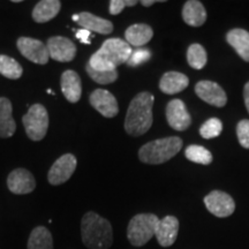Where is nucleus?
<instances>
[{
    "label": "nucleus",
    "instance_id": "1",
    "mask_svg": "<svg viewBox=\"0 0 249 249\" xmlns=\"http://www.w3.org/2000/svg\"><path fill=\"white\" fill-rule=\"evenodd\" d=\"M154 102V95L148 91L140 92L132 99L124 119V130L128 135L141 136L151 128Z\"/></svg>",
    "mask_w": 249,
    "mask_h": 249
},
{
    "label": "nucleus",
    "instance_id": "2",
    "mask_svg": "<svg viewBox=\"0 0 249 249\" xmlns=\"http://www.w3.org/2000/svg\"><path fill=\"white\" fill-rule=\"evenodd\" d=\"M81 238L88 249H108L113 244L111 223L107 218L89 211L81 219Z\"/></svg>",
    "mask_w": 249,
    "mask_h": 249
},
{
    "label": "nucleus",
    "instance_id": "3",
    "mask_svg": "<svg viewBox=\"0 0 249 249\" xmlns=\"http://www.w3.org/2000/svg\"><path fill=\"white\" fill-rule=\"evenodd\" d=\"M132 52L133 50L126 40L107 39L101 49L90 57L88 65L97 71H116L118 66L128 61Z\"/></svg>",
    "mask_w": 249,
    "mask_h": 249
},
{
    "label": "nucleus",
    "instance_id": "4",
    "mask_svg": "<svg viewBox=\"0 0 249 249\" xmlns=\"http://www.w3.org/2000/svg\"><path fill=\"white\" fill-rule=\"evenodd\" d=\"M182 145V140L178 136L155 140L142 145L139 150V158L144 164H163L178 154Z\"/></svg>",
    "mask_w": 249,
    "mask_h": 249
},
{
    "label": "nucleus",
    "instance_id": "5",
    "mask_svg": "<svg viewBox=\"0 0 249 249\" xmlns=\"http://www.w3.org/2000/svg\"><path fill=\"white\" fill-rule=\"evenodd\" d=\"M160 218L154 213H139L129 220L127 239L135 247H142L156 234Z\"/></svg>",
    "mask_w": 249,
    "mask_h": 249
},
{
    "label": "nucleus",
    "instance_id": "6",
    "mask_svg": "<svg viewBox=\"0 0 249 249\" xmlns=\"http://www.w3.org/2000/svg\"><path fill=\"white\" fill-rule=\"evenodd\" d=\"M22 124L28 138L40 141L45 138L49 128V114L42 104H34L22 118Z\"/></svg>",
    "mask_w": 249,
    "mask_h": 249
},
{
    "label": "nucleus",
    "instance_id": "7",
    "mask_svg": "<svg viewBox=\"0 0 249 249\" xmlns=\"http://www.w3.org/2000/svg\"><path fill=\"white\" fill-rule=\"evenodd\" d=\"M77 165L76 157L73 154H65L54 161L49 170L48 180L52 186H58L67 182L75 172Z\"/></svg>",
    "mask_w": 249,
    "mask_h": 249
},
{
    "label": "nucleus",
    "instance_id": "8",
    "mask_svg": "<svg viewBox=\"0 0 249 249\" xmlns=\"http://www.w3.org/2000/svg\"><path fill=\"white\" fill-rule=\"evenodd\" d=\"M208 211L218 218L230 217L235 210V202L231 195L222 191H213L204 197Z\"/></svg>",
    "mask_w": 249,
    "mask_h": 249
},
{
    "label": "nucleus",
    "instance_id": "9",
    "mask_svg": "<svg viewBox=\"0 0 249 249\" xmlns=\"http://www.w3.org/2000/svg\"><path fill=\"white\" fill-rule=\"evenodd\" d=\"M17 46L20 53L31 62L38 65H46L49 62L48 48L40 40L30 37H20L17 42Z\"/></svg>",
    "mask_w": 249,
    "mask_h": 249
},
{
    "label": "nucleus",
    "instance_id": "10",
    "mask_svg": "<svg viewBox=\"0 0 249 249\" xmlns=\"http://www.w3.org/2000/svg\"><path fill=\"white\" fill-rule=\"evenodd\" d=\"M50 58L60 62H70L75 58L76 46L70 38L64 36L50 37L46 43Z\"/></svg>",
    "mask_w": 249,
    "mask_h": 249
},
{
    "label": "nucleus",
    "instance_id": "11",
    "mask_svg": "<svg viewBox=\"0 0 249 249\" xmlns=\"http://www.w3.org/2000/svg\"><path fill=\"white\" fill-rule=\"evenodd\" d=\"M196 95L213 107H223L227 103V96L224 89L213 81H200L195 86Z\"/></svg>",
    "mask_w": 249,
    "mask_h": 249
},
{
    "label": "nucleus",
    "instance_id": "12",
    "mask_svg": "<svg viewBox=\"0 0 249 249\" xmlns=\"http://www.w3.org/2000/svg\"><path fill=\"white\" fill-rule=\"evenodd\" d=\"M166 120L174 130L182 132L191 126L192 117L181 99H172L166 107Z\"/></svg>",
    "mask_w": 249,
    "mask_h": 249
},
{
    "label": "nucleus",
    "instance_id": "13",
    "mask_svg": "<svg viewBox=\"0 0 249 249\" xmlns=\"http://www.w3.org/2000/svg\"><path fill=\"white\" fill-rule=\"evenodd\" d=\"M91 107L105 118H114L119 112L116 97L104 89L93 90L89 97Z\"/></svg>",
    "mask_w": 249,
    "mask_h": 249
},
{
    "label": "nucleus",
    "instance_id": "14",
    "mask_svg": "<svg viewBox=\"0 0 249 249\" xmlns=\"http://www.w3.org/2000/svg\"><path fill=\"white\" fill-rule=\"evenodd\" d=\"M7 187L15 195L30 194L36 188V180L28 170L17 169L9 173Z\"/></svg>",
    "mask_w": 249,
    "mask_h": 249
},
{
    "label": "nucleus",
    "instance_id": "15",
    "mask_svg": "<svg viewBox=\"0 0 249 249\" xmlns=\"http://www.w3.org/2000/svg\"><path fill=\"white\" fill-rule=\"evenodd\" d=\"M179 232V220L174 216H166L160 219L157 230H156L155 236L157 238L158 244L161 247L167 248L171 247L177 238H178Z\"/></svg>",
    "mask_w": 249,
    "mask_h": 249
},
{
    "label": "nucleus",
    "instance_id": "16",
    "mask_svg": "<svg viewBox=\"0 0 249 249\" xmlns=\"http://www.w3.org/2000/svg\"><path fill=\"white\" fill-rule=\"evenodd\" d=\"M74 21L76 23H79L83 29L88 30L91 33H98L102 34V35H107V34H111L113 31V24H112L111 21L105 20V18L96 17L89 12H82V13L73 15Z\"/></svg>",
    "mask_w": 249,
    "mask_h": 249
},
{
    "label": "nucleus",
    "instance_id": "17",
    "mask_svg": "<svg viewBox=\"0 0 249 249\" xmlns=\"http://www.w3.org/2000/svg\"><path fill=\"white\" fill-rule=\"evenodd\" d=\"M61 91L65 98L70 103H77L82 96V83L81 77L75 71H65L60 79Z\"/></svg>",
    "mask_w": 249,
    "mask_h": 249
},
{
    "label": "nucleus",
    "instance_id": "18",
    "mask_svg": "<svg viewBox=\"0 0 249 249\" xmlns=\"http://www.w3.org/2000/svg\"><path fill=\"white\" fill-rule=\"evenodd\" d=\"M15 130H17V124L13 118L12 103L8 98L0 97V138H12Z\"/></svg>",
    "mask_w": 249,
    "mask_h": 249
},
{
    "label": "nucleus",
    "instance_id": "19",
    "mask_svg": "<svg viewBox=\"0 0 249 249\" xmlns=\"http://www.w3.org/2000/svg\"><path fill=\"white\" fill-rule=\"evenodd\" d=\"M189 85V79L179 71H167L160 81V89L167 95L181 92Z\"/></svg>",
    "mask_w": 249,
    "mask_h": 249
},
{
    "label": "nucleus",
    "instance_id": "20",
    "mask_svg": "<svg viewBox=\"0 0 249 249\" xmlns=\"http://www.w3.org/2000/svg\"><path fill=\"white\" fill-rule=\"evenodd\" d=\"M182 18L185 23L191 27H201L207 21V12L201 1L188 0L183 5Z\"/></svg>",
    "mask_w": 249,
    "mask_h": 249
},
{
    "label": "nucleus",
    "instance_id": "21",
    "mask_svg": "<svg viewBox=\"0 0 249 249\" xmlns=\"http://www.w3.org/2000/svg\"><path fill=\"white\" fill-rule=\"evenodd\" d=\"M152 36H154V30L150 26L144 23H136L127 28L124 37H126V42L129 45L133 46H143L150 42Z\"/></svg>",
    "mask_w": 249,
    "mask_h": 249
},
{
    "label": "nucleus",
    "instance_id": "22",
    "mask_svg": "<svg viewBox=\"0 0 249 249\" xmlns=\"http://www.w3.org/2000/svg\"><path fill=\"white\" fill-rule=\"evenodd\" d=\"M226 40L235 50L242 60L249 62V33L244 29H232L227 33Z\"/></svg>",
    "mask_w": 249,
    "mask_h": 249
},
{
    "label": "nucleus",
    "instance_id": "23",
    "mask_svg": "<svg viewBox=\"0 0 249 249\" xmlns=\"http://www.w3.org/2000/svg\"><path fill=\"white\" fill-rule=\"evenodd\" d=\"M61 2L59 0H42L33 9V18L37 23H45L51 21L59 14Z\"/></svg>",
    "mask_w": 249,
    "mask_h": 249
},
{
    "label": "nucleus",
    "instance_id": "24",
    "mask_svg": "<svg viewBox=\"0 0 249 249\" xmlns=\"http://www.w3.org/2000/svg\"><path fill=\"white\" fill-rule=\"evenodd\" d=\"M27 249H53V238L45 226H37L28 239Z\"/></svg>",
    "mask_w": 249,
    "mask_h": 249
},
{
    "label": "nucleus",
    "instance_id": "25",
    "mask_svg": "<svg viewBox=\"0 0 249 249\" xmlns=\"http://www.w3.org/2000/svg\"><path fill=\"white\" fill-rule=\"evenodd\" d=\"M0 74L11 80H18L22 76L23 68L14 58L0 54Z\"/></svg>",
    "mask_w": 249,
    "mask_h": 249
},
{
    "label": "nucleus",
    "instance_id": "26",
    "mask_svg": "<svg viewBox=\"0 0 249 249\" xmlns=\"http://www.w3.org/2000/svg\"><path fill=\"white\" fill-rule=\"evenodd\" d=\"M207 51L201 44L194 43L187 50V61L194 70H202L207 65Z\"/></svg>",
    "mask_w": 249,
    "mask_h": 249
},
{
    "label": "nucleus",
    "instance_id": "27",
    "mask_svg": "<svg viewBox=\"0 0 249 249\" xmlns=\"http://www.w3.org/2000/svg\"><path fill=\"white\" fill-rule=\"evenodd\" d=\"M186 158L196 164L209 165L213 163V154L202 145L192 144L186 149Z\"/></svg>",
    "mask_w": 249,
    "mask_h": 249
},
{
    "label": "nucleus",
    "instance_id": "28",
    "mask_svg": "<svg viewBox=\"0 0 249 249\" xmlns=\"http://www.w3.org/2000/svg\"><path fill=\"white\" fill-rule=\"evenodd\" d=\"M87 74H88L90 79L95 81L98 85H110V83L116 82L118 79V71H97L93 70L87 64L86 66Z\"/></svg>",
    "mask_w": 249,
    "mask_h": 249
},
{
    "label": "nucleus",
    "instance_id": "29",
    "mask_svg": "<svg viewBox=\"0 0 249 249\" xmlns=\"http://www.w3.org/2000/svg\"><path fill=\"white\" fill-rule=\"evenodd\" d=\"M223 130V123L218 118H211L202 124L200 128V134L203 139L210 140L219 136Z\"/></svg>",
    "mask_w": 249,
    "mask_h": 249
},
{
    "label": "nucleus",
    "instance_id": "30",
    "mask_svg": "<svg viewBox=\"0 0 249 249\" xmlns=\"http://www.w3.org/2000/svg\"><path fill=\"white\" fill-rule=\"evenodd\" d=\"M151 58V52L148 49H138L132 52L130 57L127 61L129 67H136L147 62Z\"/></svg>",
    "mask_w": 249,
    "mask_h": 249
},
{
    "label": "nucleus",
    "instance_id": "31",
    "mask_svg": "<svg viewBox=\"0 0 249 249\" xmlns=\"http://www.w3.org/2000/svg\"><path fill=\"white\" fill-rule=\"evenodd\" d=\"M236 136L245 149H249V120L244 119L236 124Z\"/></svg>",
    "mask_w": 249,
    "mask_h": 249
},
{
    "label": "nucleus",
    "instance_id": "32",
    "mask_svg": "<svg viewBox=\"0 0 249 249\" xmlns=\"http://www.w3.org/2000/svg\"><path fill=\"white\" fill-rule=\"evenodd\" d=\"M136 4L138 0H111L110 13L112 15H118L124 11V7H133Z\"/></svg>",
    "mask_w": 249,
    "mask_h": 249
},
{
    "label": "nucleus",
    "instance_id": "33",
    "mask_svg": "<svg viewBox=\"0 0 249 249\" xmlns=\"http://www.w3.org/2000/svg\"><path fill=\"white\" fill-rule=\"evenodd\" d=\"M90 36H91V33L86 29H81V30H77L76 31V37L79 38L81 42L85 43V44H89V38Z\"/></svg>",
    "mask_w": 249,
    "mask_h": 249
},
{
    "label": "nucleus",
    "instance_id": "34",
    "mask_svg": "<svg viewBox=\"0 0 249 249\" xmlns=\"http://www.w3.org/2000/svg\"><path fill=\"white\" fill-rule=\"evenodd\" d=\"M244 99H245L246 107H247V111L249 112V82L246 83L244 88Z\"/></svg>",
    "mask_w": 249,
    "mask_h": 249
},
{
    "label": "nucleus",
    "instance_id": "35",
    "mask_svg": "<svg viewBox=\"0 0 249 249\" xmlns=\"http://www.w3.org/2000/svg\"><path fill=\"white\" fill-rule=\"evenodd\" d=\"M156 0H142L141 4L144 6V7H150V6H152L154 4H156Z\"/></svg>",
    "mask_w": 249,
    "mask_h": 249
},
{
    "label": "nucleus",
    "instance_id": "36",
    "mask_svg": "<svg viewBox=\"0 0 249 249\" xmlns=\"http://www.w3.org/2000/svg\"><path fill=\"white\" fill-rule=\"evenodd\" d=\"M48 92H49V93H52V95H54V92L51 91V90H48Z\"/></svg>",
    "mask_w": 249,
    "mask_h": 249
}]
</instances>
